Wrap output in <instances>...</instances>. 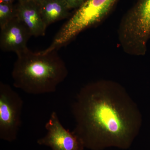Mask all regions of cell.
Wrapping results in <instances>:
<instances>
[{
	"instance_id": "cell-1",
	"label": "cell",
	"mask_w": 150,
	"mask_h": 150,
	"mask_svg": "<svg viewBox=\"0 0 150 150\" xmlns=\"http://www.w3.org/2000/svg\"><path fill=\"white\" fill-rule=\"evenodd\" d=\"M73 132L85 147L100 150L129 148L139 133L142 115L136 103L121 85L110 80L87 84L71 106Z\"/></svg>"
},
{
	"instance_id": "cell-2",
	"label": "cell",
	"mask_w": 150,
	"mask_h": 150,
	"mask_svg": "<svg viewBox=\"0 0 150 150\" xmlns=\"http://www.w3.org/2000/svg\"><path fill=\"white\" fill-rule=\"evenodd\" d=\"M16 55L11 72L13 85L28 94L55 92L69 74L58 50L34 52L28 48Z\"/></svg>"
},
{
	"instance_id": "cell-3",
	"label": "cell",
	"mask_w": 150,
	"mask_h": 150,
	"mask_svg": "<svg viewBox=\"0 0 150 150\" xmlns=\"http://www.w3.org/2000/svg\"><path fill=\"white\" fill-rule=\"evenodd\" d=\"M118 33L126 53L145 55L150 38V0H137L121 20Z\"/></svg>"
},
{
	"instance_id": "cell-4",
	"label": "cell",
	"mask_w": 150,
	"mask_h": 150,
	"mask_svg": "<svg viewBox=\"0 0 150 150\" xmlns=\"http://www.w3.org/2000/svg\"><path fill=\"white\" fill-rule=\"evenodd\" d=\"M118 0H87L59 30L46 52L66 46L83 30L101 21Z\"/></svg>"
},
{
	"instance_id": "cell-5",
	"label": "cell",
	"mask_w": 150,
	"mask_h": 150,
	"mask_svg": "<svg viewBox=\"0 0 150 150\" xmlns=\"http://www.w3.org/2000/svg\"><path fill=\"white\" fill-rule=\"evenodd\" d=\"M23 102L9 85L0 82V138L8 142L16 139L21 125Z\"/></svg>"
},
{
	"instance_id": "cell-6",
	"label": "cell",
	"mask_w": 150,
	"mask_h": 150,
	"mask_svg": "<svg viewBox=\"0 0 150 150\" xmlns=\"http://www.w3.org/2000/svg\"><path fill=\"white\" fill-rule=\"evenodd\" d=\"M45 127L47 133L38 140V144L49 147L51 150H83L82 141L73 131L64 127L56 111L51 112Z\"/></svg>"
},
{
	"instance_id": "cell-7",
	"label": "cell",
	"mask_w": 150,
	"mask_h": 150,
	"mask_svg": "<svg viewBox=\"0 0 150 150\" xmlns=\"http://www.w3.org/2000/svg\"><path fill=\"white\" fill-rule=\"evenodd\" d=\"M31 36L27 28L17 16L1 29L0 48L5 52L18 54L28 48V41Z\"/></svg>"
},
{
	"instance_id": "cell-8",
	"label": "cell",
	"mask_w": 150,
	"mask_h": 150,
	"mask_svg": "<svg viewBox=\"0 0 150 150\" xmlns=\"http://www.w3.org/2000/svg\"><path fill=\"white\" fill-rule=\"evenodd\" d=\"M16 5L17 17L29 30L32 36H43L47 26L40 12L38 3L19 2Z\"/></svg>"
},
{
	"instance_id": "cell-9",
	"label": "cell",
	"mask_w": 150,
	"mask_h": 150,
	"mask_svg": "<svg viewBox=\"0 0 150 150\" xmlns=\"http://www.w3.org/2000/svg\"><path fill=\"white\" fill-rule=\"evenodd\" d=\"M39 4L42 17L47 26L69 16L70 10L64 0H42Z\"/></svg>"
},
{
	"instance_id": "cell-10",
	"label": "cell",
	"mask_w": 150,
	"mask_h": 150,
	"mask_svg": "<svg viewBox=\"0 0 150 150\" xmlns=\"http://www.w3.org/2000/svg\"><path fill=\"white\" fill-rule=\"evenodd\" d=\"M17 16L16 5H14L13 4L0 3L1 29Z\"/></svg>"
},
{
	"instance_id": "cell-11",
	"label": "cell",
	"mask_w": 150,
	"mask_h": 150,
	"mask_svg": "<svg viewBox=\"0 0 150 150\" xmlns=\"http://www.w3.org/2000/svg\"><path fill=\"white\" fill-rule=\"evenodd\" d=\"M87 0H64L66 4L70 10L78 9Z\"/></svg>"
},
{
	"instance_id": "cell-12",
	"label": "cell",
	"mask_w": 150,
	"mask_h": 150,
	"mask_svg": "<svg viewBox=\"0 0 150 150\" xmlns=\"http://www.w3.org/2000/svg\"><path fill=\"white\" fill-rule=\"evenodd\" d=\"M19 2H30L39 4L42 0H18Z\"/></svg>"
},
{
	"instance_id": "cell-13",
	"label": "cell",
	"mask_w": 150,
	"mask_h": 150,
	"mask_svg": "<svg viewBox=\"0 0 150 150\" xmlns=\"http://www.w3.org/2000/svg\"><path fill=\"white\" fill-rule=\"evenodd\" d=\"M15 0H0V3L4 4H13Z\"/></svg>"
}]
</instances>
